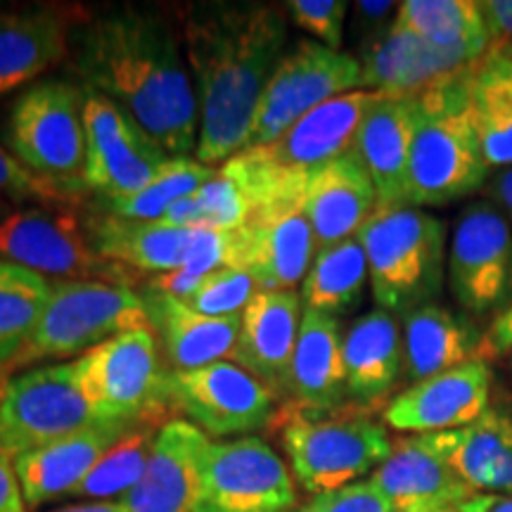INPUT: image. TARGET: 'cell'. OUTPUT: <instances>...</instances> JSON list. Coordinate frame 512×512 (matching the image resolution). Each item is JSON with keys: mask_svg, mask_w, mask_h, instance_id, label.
Here are the masks:
<instances>
[{"mask_svg": "<svg viewBox=\"0 0 512 512\" xmlns=\"http://www.w3.org/2000/svg\"><path fill=\"white\" fill-rule=\"evenodd\" d=\"M83 88L112 100L169 157L197 147V95L174 29L150 10L86 17L72 34Z\"/></svg>", "mask_w": 512, "mask_h": 512, "instance_id": "6da1fadb", "label": "cell"}, {"mask_svg": "<svg viewBox=\"0 0 512 512\" xmlns=\"http://www.w3.org/2000/svg\"><path fill=\"white\" fill-rule=\"evenodd\" d=\"M181 41L197 95V162H228L245 147L256 105L283 60L285 17L268 3H192Z\"/></svg>", "mask_w": 512, "mask_h": 512, "instance_id": "7a4b0ae2", "label": "cell"}, {"mask_svg": "<svg viewBox=\"0 0 512 512\" xmlns=\"http://www.w3.org/2000/svg\"><path fill=\"white\" fill-rule=\"evenodd\" d=\"M467 69L415 95L408 207H446L484 190L489 181L467 95Z\"/></svg>", "mask_w": 512, "mask_h": 512, "instance_id": "3957f363", "label": "cell"}, {"mask_svg": "<svg viewBox=\"0 0 512 512\" xmlns=\"http://www.w3.org/2000/svg\"><path fill=\"white\" fill-rule=\"evenodd\" d=\"M375 302L389 313L432 304L446 278V223L418 207H377L358 230Z\"/></svg>", "mask_w": 512, "mask_h": 512, "instance_id": "277c9868", "label": "cell"}, {"mask_svg": "<svg viewBox=\"0 0 512 512\" xmlns=\"http://www.w3.org/2000/svg\"><path fill=\"white\" fill-rule=\"evenodd\" d=\"M280 430L294 477L313 496L356 484L380 467L394 446L384 425L361 413L325 415L287 406Z\"/></svg>", "mask_w": 512, "mask_h": 512, "instance_id": "5b68a950", "label": "cell"}, {"mask_svg": "<svg viewBox=\"0 0 512 512\" xmlns=\"http://www.w3.org/2000/svg\"><path fill=\"white\" fill-rule=\"evenodd\" d=\"M152 328L143 294L131 287L81 280H55L36 330L3 368H22L46 358L86 354L107 339Z\"/></svg>", "mask_w": 512, "mask_h": 512, "instance_id": "8992f818", "label": "cell"}, {"mask_svg": "<svg viewBox=\"0 0 512 512\" xmlns=\"http://www.w3.org/2000/svg\"><path fill=\"white\" fill-rule=\"evenodd\" d=\"M86 91L50 79L19 95L8 119V145L19 162L57 188L86 190Z\"/></svg>", "mask_w": 512, "mask_h": 512, "instance_id": "52a82bcc", "label": "cell"}, {"mask_svg": "<svg viewBox=\"0 0 512 512\" xmlns=\"http://www.w3.org/2000/svg\"><path fill=\"white\" fill-rule=\"evenodd\" d=\"M0 261L60 280L131 287L138 271L105 259L72 207L17 209L0 221Z\"/></svg>", "mask_w": 512, "mask_h": 512, "instance_id": "ba28073f", "label": "cell"}, {"mask_svg": "<svg viewBox=\"0 0 512 512\" xmlns=\"http://www.w3.org/2000/svg\"><path fill=\"white\" fill-rule=\"evenodd\" d=\"M83 394L105 422H164L169 401L155 328L131 330L76 358Z\"/></svg>", "mask_w": 512, "mask_h": 512, "instance_id": "9c48e42d", "label": "cell"}, {"mask_svg": "<svg viewBox=\"0 0 512 512\" xmlns=\"http://www.w3.org/2000/svg\"><path fill=\"white\" fill-rule=\"evenodd\" d=\"M102 422L83 394L74 361L12 375L0 394V446L12 458Z\"/></svg>", "mask_w": 512, "mask_h": 512, "instance_id": "30bf717a", "label": "cell"}, {"mask_svg": "<svg viewBox=\"0 0 512 512\" xmlns=\"http://www.w3.org/2000/svg\"><path fill=\"white\" fill-rule=\"evenodd\" d=\"M358 86L361 62L354 55L325 48L316 41H302L283 55L268 79L242 150L273 143L311 110L339 95L358 91Z\"/></svg>", "mask_w": 512, "mask_h": 512, "instance_id": "8fae6325", "label": "cell"}, {"mask_svg": "<svg viewBox=\"0 0 512 512\" xmlns=\"http://www.w3.org/2000/svg\"><path fill=\"white\" fill-rule=\"evenodd\" d=\"M446 278L467 313L498 318L512 304V221L494 202H472L458 216Z\"/></svg>", "mask_w": 512, "mask_h": 512, "instance_id": "7c38bea8", "label": "cell"}, {"mask_svg": "<svg viewBox=\"0 0 512 512\" xmlns=\"http://www.w3.org/2000/svg\"><path fill=\"white\" fill-rule=\"evenodd\" d=\"M294 505L290 470L264 439L211 441L195 512H292Z\"/></svg>", "mask_w": 512, "mask_h": 512, "instance_id": "4fadbf2b", "label": "cell"}, {"mask_svg": "<svg viewBox=\"0 0 512 512\" xmlns=\"http://www.w3.org/2000/svg\"><path fill=\"white\" fill-rule=\"evenodd\" d=\"M86 91V190L102 200H119L143 190L155 178L169 155L147 133L100 93Z\"/></svg>", "mask_w": 512, "mask_h": 512, "instance_id": "5bb4252c", "label": "cell"}, {"mask_svg": "<svg viewBox=\"0 0 512 512\" xmlns=\"http://www.w3.org/2000/svg\"><path fill=\"white\" fill-rule=\"evenodd\" d=\"M166 394L171 406L183 411L211 437H235L264 427L275 413V396L264 382L240 368L219 361L211 366L169 373Z\"/></svg>", "mask_w": 512, "mask_h": 512, "instance_id": "9a60e30c", "label": "cell"}, {"mask_svg": "<svg viewBox=\"0 0 512 512\" xmlns=\"http://www.w3.org/2000/svg\"><path fill=\"white\" fill-rule=\"evenodd\" d=\"M313 256L316 240L304 207L252 216L228 233L226 266L247 273L259 292H285L304 283Z\"/></svg>", "mask_w": 512, "mask_h": 512, "instance_id": "2e32d148", "label": "cell"}, {"mask_svg": "<svg viewBox=\"0 0 512 512\" xmlns=\"http://www.w3.org/2000/svg\"><path fill=\"white\" fill-rule=\"evenodd\" d=\"M491 368L484 358L467 361L415 382L384 406V422L411 434L451 432L472 425L489 411Z\"/></svg>", "mask_w": 512, "mask_h": 512, "instance_id": "e0dca14e", "label": "cell"}, {"mask_svg": "<svg viewBox=\"0 0 512 512\" xmlns=\"http://www.w3.org/2000/svg\"><path fill=\"white\" fill-rule=\"evenodd\" d=\"M209 437L188 420H169L159 430L150 460L128 494V512H195L202 494V467Z\"/></svg>", "mask_w": 512, "mask_h": 512, "instance_id": "ac0fdd59", "label": "cell"}, {"mask_svg": "<svg viewBox=\"0 0 512 512\" xmlns=\"http://www.w3.org/2000/svg\"><path fill=\"white\" fill-rule=\"evenodd\" d=\"M83 19L86 10L76 5L0 10V98L62 62Z\"/></svg>", "mask_w": 512, "mask_h": 512, "instance_id": "d6986e66", "label": "cell"}, {"mask_svg": "<svg viewBox=\"0 0 512 512\" xmlns=\"http://www.w3.org/2000/svg\"><path fill=\"white\" fill-rule=\"evenodd\" d=\"M370 484L394 512L456 510L475 491L456 475L430 434L396 439L392 453L377 467Z\"/></svg>", "mask_w": 512, "mask_h": 512, "instance_id": "ffe728a7", "label": "cell"}, {"mask_svg": "<svg viewBox=\"0 0 512 512\" xmlns=\"http://www.w3.org/2000/svg\"><path fill=\"white\" fill-rule=\"evenodd\" d=\"M380 95L382 93L358 88V91L323 102L292 128H287L283 136L264 147H252V152L266 164L283 171L309 174L318 166L354 150L361 121Z\"/></svg>", "mask_w": 512, "mask_h": 512, "instance_id": "44dd1931", "label": "cell"}, {"mask_svg": "<svg viewBox=\"0 0 512 512\" xmlns=\"http://www.w3.org/2000/svg\"><path fill=\"white\" fill-rule=\"evenodd\" d=\"M377 207L375 185L354 150L306 176L304 214L311 223L316 252L356 238Z\"/></svg>", "mask_w": 512, "mask_h": 512, "instance_id": "7402d4cb", "label": "cell"}, {"mask_svg": "<svg viewBox=\"0 0 512 512\" xmlns=\"http://www.w3.org/2000/svg\"><path fill=\"white\" fill-rule=\"evenodd\" d=\"M361 86L387 98H415L470 67L430 46L401 24H392L361 46Z\"/></svg>", "mask_w": 512, "mask_h": 512, "instance_id": "603a6c76", "label": "cell"}, {"mask_svg": "<svg viewBox=\"0 0 512 512\" xmlns=\"http://www.w3.org/2000/svg\"><path fill=\"white\" fill-rule=\"evenodd\" d=\"M302 316V294L294 290L254 294L242 313L233 358L271 392H285Z\"/></svg>", "mask_w": 512, "mask_h": 512, "instance_id": "cb8c5ba5", "label": "cell"}, {"mask_svg": "<svg viewBox=\"0 0 512 512\" xmlns=\"http://www.w3.org/2000/svg\"><path fill=\"white\" fill-rule=\"evenodd\" d=\"M133 422H102L53 444L31 448L15 458L24 501L31 508L72 496Z\"/></svg>", "mask_w": 512, "mask_h": 512, "instance_id": "d4e9b609", "label": "cell"}, {"mask_svg": "<svg viewBox=\"0 0 512 512\" xmlns=\"http://www.w3.org/2000/svg\"><path fill=\"white\" fill-rule=\"evenodd\" d=\"M413 131L415 98L380 95L361 121L354 152L375 185L380 207H408Z\"/></svg>", "mask_w": 512, "mask_h": 512, "instance_id": "484cf974", "label": "cell"}, {"mask_svg": "<svg viewBox=\"0 0 512 512\" xmlns=\"http://www.w3.org/2000/svg\"><path fill=\"white\" fill-rule=\"evenodd\" d=\"M344 335L337 318L304 309L285 392L302 411H339L347 399Z\"/></svg>", "mask_w": 512, "mask_h": 512, "instance_id": "4316f807", "label": "cell"}, {"mask_svg": "<svg viewBox=\"0 0 512 512\" xmlns=\"http://www.w3.org/2000/svg\"><path fill=\"white\" fill-rule=\"evenodd\" d=\"M403 373L411 384L482 358L484 332L437 302L403 313Z\"/></svg>", "mask_w": 512, "mask_h": 512, "instance_id": "83f0119b", "label": "cell"}, {"mask_svg": "<svg viewBox=\"0 0 512 512\" xmlns=\"http://www.w3.org/2000/svg\"><path fill=\"white\" fill-rule=\"evenodd\" d=\"M430 437L472 491L512 496V413L489 408L472 425Z\"/></svg>", "mask_w": 512, "mask_h": 512, "instance_id": "f1b7e54d", "label": "cell"}, {"mask_svg": "<svg viewBox=\"0 0 512 512\" xmlns=\"http://www.w3.org/2000/svg\"><path fill=\"white\" fill-rule=\"evenodd\" d=\"M347 396L358 406H380L403 373V337L389 311L375 309L358 318L344 335Z\"/></svg>", "mask_w": 512, "mask_h": 512, "instance_id": "f546056e", "label": "cell"}, {"mask_svg": "<svg viewBox=\"0 0 512 512\" xmlns=\"http://www.w3.org/2000/svg\"><path fill=\"white\" fill-rule=\"evenodd\" d=\"M88 238L105 259L138 273H171L188 264L197 230L164 221H136L105 214L86 223Z\"/></svg>", "mask_w": 512, "mask_h": 512, "instance_id": "4dcf8cb0", "label": "cell"}, {"mask_svg": "<svg viewBox=\"0 0 512 512\" xmlns=\"http://www.w3.org/2000/svg\"><path fill=\"white\" fill-rule=\"evenodd\" d=\"M143 299L152 328L162 335L166 356L176 373H188L233 356L242 316L209 318L190 309L183 299L150 290L143 292Z\"/></svg>", "mask_w": 512, "mask_h": 512, "instance_id": "1f68e13d", "label": "cell"}, {"mask_svg": "<svg viewBox=\"0 0 512 512\" xmlns=\"http://www.w3.org/2000/svg\"><path fill=\"white\" fill-rule=\"evenodd\" d=\"M472 119L489 169L512 166V57L486 50L467 69Z\"/></svg>", "mask_w": 512, "mask_h": 512, "instance_id": "d6a6232c", "label": "cell"}, {"mask_svg": "<svg viewBox=\"0 0 512 512\" xmlns=\"http://www.w3.org/2000/svg\"><path fill=\"white\" fill-rule=\"evenodd\" d=\"M396 24L467 64L489 50L482 12L472 0H406L399 3Z\"/></svg>", "mask_w": 512, "mask_h": 512, "instance_id": "836d02e7", "label": "cell"}, {"mask_svg": "<svg viewBox=\"0 0 512 512\" xmlns=\"http://www.w3.org/2000/svg\"><path fill=\"white\" fill-rule=\"evenodd\" d=\"M368 280V259L358 238L316 252L302 283L304 309L337 318L361 302Z\"/></svg>", "mask_w": 512, "mask_h": 512, "instance_id": "e575fe53", "label": "cell"}, {"mask_svg": "<svg viewBox=\"0 0 512 512\" xmlns=\"http://www.w3.org/2000/svg\"><path fill=\"white\" fill-rule=\"evenodd\" d=\"M43 275L0 261V366H8L36 330L50 297Z\"/></svg>", "mask_w": 512, "mask_h": 512, "instance_id": "d590c367", "label": "cell"}, {"mask_svg": "<svg viewBox=\"0 0 512 512\" xmlns=\"http://www.w3.org/2000/svg\"><path fill=\"white\" fill-rule=\"evenodd\" d=\"M162 422L157 420H140L133 422L128 430L121 434V439L114 444L110 451L102 456L93 472L83 482L76 486L72 496L83 498H124L143 477L147 460H150L152 446Z\"/></svg>", "mask_w": 512, "mask_h": 512, "instance_id": "8d00e7d4", "label": "cell"}, {"mask_svg": "<svg viewBox=\"0 0 512 512\" xmlns=\"http://www.w3.org/2000/svg\"><path fill=\"white\" fill-rule=\"evenodd\" d=\"M214 174V166H204L197 159L171 157L143 190L119 197V200H105L107 214L136 221H162L166 211L178 200L195 195Z\"/></svg>", "mask_w": 512, "mask_h": 512, "instance_id": "74e56055", "label": "cell"}, {"mask_svg": "<svg viewBox=\"0 0 512 512\" xmlns=\"http://www.w3.org/2000/svg\"><path fill=\"white\" fill-rule=\"evenodd\" d=\"M254 294H259V287L247 273L223 266L209 273L185 304L209 318H235L245 313Z\"/></svg>", "mask_w": 512, "mask_h": 512, "instance_id": "f35d334b", "label": "cell"}, {"mask_svg": "<svg viewBox=\"0 0 512 512\" xmlns=\"http://www.w3.org/2000/svg\"><path fill=\"white\" fill-rule=\"evenodd\" d=\"M195 202L202 211L204 230H219V233H230L245 226L252 216V207L249 200L226 166L216 169L209 183H204L200 190L195 192Z\"/></svg>", "mask_w": 512, "mask_h": 512, "instance_id": "ab89813d", "label": "cell"}, {"mask_svg": "<svg viewBox=\"0 0 512 512\" xmlns=\"http://www.w3.org/2000/svg\"><path fill=\"white\" fill-rule=\"evenodd\" d=\"M0 195H10L15 200H34L43 207H72L79 202V195L57 188L46 178L36 176L19 159L0 145Z\"/></svg>", "mask_w": 512, "mask_h": 512, "instance_id": "60d3db41", "label": "cell"}, {"mask_svg": "<svg viewBox=\"0 0 512 512\" xmlns=\"http://www.w3.org/2000/svg\"><path fill=\"white\" fill-rule=\"evenodd\" d=\"M287 15L299 29L318 38L320 46L339 50L344 41V19L349 5L344 0H292Z\"/></svg>", "mask_w": 512, "mask_h": 512, "instance_id": "b9f144b4", "label": "cell"}, {"mask_svg": "<svg viewBox=\"0 0 512 512\" xmlns=\"http://www.w3.org/2000/svg\"><path fill=\"white\" fill-rule=\"evenodd\" d=\"M292 512H394V508L368 479L330 494H320Z\"/></svg>", "mask_w": 512, "mask_h": 512, "instance_id": "7bdbcfd3", "label": "cell"}, {"mask_svg": "<svg viewBox=\"0 0 512 512\" xmlns=\"http://www.w3.org/2000/svg\"><path fill=\"white\" fill-rule=\"evenodd\" d=\"M489 50L510 53L512 50V0H479Z\"/></svg>", "mask_w": 512, "mask_h": 512, "instance_id": "ee69618b", "label": "cell"}, {"mask_svg": "<svg viewBox=\"0 0 512 512\" xmlns=\"http://www.w3.org/2000/svg\"><path fill=\"white\" fill-rule=\"evenodd\" d=\"M399 15V3L392 0H358L354 5V29L356 34L363 36V41L382 34L384 29H389L396 22Z\"/></svg>", "mask_w": 512, "mask_h": 512, "instance_id": "f6af8a7d", "label": "cell"}, {"mask_svg": "<svg viewBox=\"0 0 512 512\" xmlns=\"http://www.w3.org/2000/svg\"><path fill=\"white\" fill-rule=\"evenodd\" d=\"M24 501L22 484H19L15 458L0 446V512H29Z\"/></svg>", "mask_w": 512, "mask_h": 512, "instance_id": "bcb514c9", "label": "cell"}, {"mask_svg": "<svg viewBox=\"0 0 512 512\" xmlns=\"http://www.w3.org/2000/svg\"><path fill=\"white\" fill-rule=\"evenodd\" d=\"M512 351V304L505 309L501 316L494 318V323L489 325V330L484 332V344H482V358L484 356H508Z\"/></svg>", "mask_w": 512, "mask_h": 512, "instance_id": "7dc6e473", "label": "cell"}, {"mask_svg": "<svg viewBox=\"0 0 512 512\" xmlns=\"http://www.w3.org/2000/svg\"><path fill=\"white\" fill-rule=\"evenodd\" d=\"M484 200L494 202L498 209L512 221V166L496 171L484 185Z\"/></svg>", "mask_w": 512, "mask_h": 512, "instance_id": "c3c4849f", "label": "cell"}, {"mask_svg": "<svg viewBox=\"0 0 512 512\" xmlns=\"http://www.w3.org/2000/svg\"><path fill=\"white\" fill-rule=\"evenodd\" d=\"M456 512H512V496L472 494L458 505Z\"/></svg>", "mask_w": 512, "mask_h": 512, "instance_id": "681fc988", "label": "cell"}, {"mask_svg": "<svg viewBox=\"0 0 512 512\" xmlns=\"http://www.w3.org/2000/svg\"><path fill=\"white\" fill-rule=\"evenodd\" d=\"M55 512H128V510L121 501L117 503L102 501V503H86V505H69V508H60Z\"/></svg>", "mask_w": 512, "mask_h": 512, "instance_id": "f907efd6", "label": "cell"}, {"mask_svg": "<svg viewBox=\"0 0 512 512\" xmlns=\"http://www.w3.org/2000/svg\"><path fill=\"white\" fill-rule=\"evenodd\" d=\"M8 380H10V370L0 366V394H3V389H5V382H8Z\"/></svg>", "mask_w": 512, "mask_h": 512, "instance_id": "816d5d0a", "label": "cell"}, {"mask_svg": "<svg viewBox=\"0 0 512 512\" xmlns=\"http://www.w3.org/2000/svg\"><path fill=\"white\" fill-rule=\"evenodd\" d=\"M508 366H510V375H512V351L508 354Z\"/></svg>", "mask_w": 512, "mask_h": 512, "instance_id": "f5cc1de1", "label": "cell"}, {"mask_svg": "<svg viewBox=\"0 0 512 512\" xmlns=\"http://www.w3.org/2000/svg\"><path fill=\"white\" fill-rule=\"evenodd\" d=\"M505 55H510V57H512V50H510V53H505Z\"/></svg>", "mask_w": 512, "mask_h": 512, "instance_id": "db71d44e", "label": "cell"}, {"mask_svg": "<svg viewBox=\"0 0 512 512\" xmlns=\"http://www.w3.org/2000/svg\"><path fill=\"white\" fill-rule=\"evenodd\" d=\"M451 512H456V510H451Z\"/></svg>", "mask_w": 512, "mask_h": 512, "instance_id": "11a10c76", "label": "cell"}, {"mask_svg": "<svg viewBox=\"0 0 512 512\" xmlns=\"http://www.w3.org/2000/svg\"><path fill=\"white\" fill-rule=\"evenodd\" d=\"M446 512H451V510H446Z\"/></svg>", "mask_w": 512, "mask_h": 512, "instance_id": "9f6ffc18", "label": "cell"}]
</instances>
